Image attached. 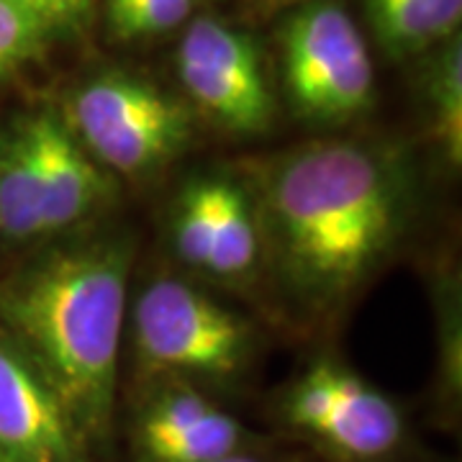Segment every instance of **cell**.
Here are the masks:
<instances>
[{
    "label": "cell",
    "mask_w": 462,
    "mask_h": 462,
    "mask_svg": "<svg viewBox=\"0 0 462 462\" xmlns=\"http://www.w3.org/2000/svg\"><path fill=\"white\" fill-rule=\"evenodd\" d=\"M245 437V427L216 406L190 424L139 434V447L149 462H214L242 452Z\"/></svg>",
    "instance_id": "12"
},
{
    "label": "cell",
    "mask_w": 462,
    "mask_h": 462,
    "mask_svg": "<svg viewBox=\"0 0 462 462\" xmlns=\"http://www.w3.org/2000/svg\"><path fill=\"white\" fill-rule=\"evenodd\" d=\"M282 413L293 430L346 462L388 457L403 437L396 403L331 360L314 363L288 388Z\"/></svg>",
    "instance_id": "7"
},
{
    "label": "cell",
    "mask_w": 462,
    "mask_h": 462,
    "mask_svg": "<svg viewBox=\"0 0 462 462\" xmlns=\"http://www.w3.org/2000/svg\"><path fill=\"white\" fill-rule=\"evenodd\" d=\"M221 178L193 180L175 206L172 218V242L182 263L208 273L216 239V211H218Z\"/></svg>",
    "instance_id": "15"
},
{
    "label": "cell",
    "mask_w": 462,
    "mask_h": 462,
    "mask_svg": "<svg viewBox=\"0 0 462 462\" xmlns=\"http://www.w3.org/2000/svg\"><path fill=\"white\" fill-rule=\"evenodd\" d=\"M264 206L288 281L314 303H334L370 278L398 242L409 182L383 149L319 142L275 165Z\"/></svg>",
    "instance_id": "1"
},
{
    "label": "cell",
    "mask_w": 462,
    "mask_h": 462,
    "mask_svg": "<svg viewBox=\"0 0 462 462\" xmlns=\"http://www.w3.org/2000/svg\"><path fill=\"white\" fill-rule=\"evenodd\" d=\"M47 47L50 39L32 18L11 0H0V83L39 60Z\"/></svg>",
    "instance_id": "17"
},
{
    "label": "cell",
    "mask_w": 462,
    "mask_h": 462,
    "mask_svg": "<svg viewBox=\"0 0 462 462\" xmlns=\"http://www.w3.org/2000/svg\"><path fill=\"white\" fill-rule=\"evenodd\" d=\"M214 462H263L260 457H254V455H247V452H234V455H226V457H221V460Z\"/></svg>",
    "instance_id": "20"
},
{
    "label": "cell",
    "mask_w": 462,
    "mask_h": 462,
    "mask_svg": "<svg viewBox=\"0 0 462 462\" xmlns=\"http://www.w3.org/2000/svg\"><path fill=\"white\" fill-rule=\"evenodd\" d=\"M282 80L298 114L345 124L375 98V69L363 32L339 0H311L281 29Z\"/></svg>",
    "instance_id": "4"
},
{
    "label": "cell",
    "mask_w": 462,
    "mask_h": 462,
    "mask_svg": "<svg viewBox=\"0 0 462 462\" xmlns=\"http://www.w3.org/2000/svg\"><path fill=\"white\" fill-rule=\"evenodd\" d=\"M257 252H260V234H257V216L252 211V203L239 185L221 178L208 275L242 278L257 263Z\"/></svg>",
    "instance_id": "14"
},
{
    "label": "cell",
    "mask_w": 462,
    "mask_h": 462,
    "mask_svg": "<svg viewBox=\"0 0 462 462\" xmlns=\"http://www.w3.org/2000/svg\"><path fill=\"white\" fill-rule=\"evenodd\" d=\"M175 67L188 98L218 126L263 134L273 126L275 98L254 39L214 16L188 21Z\"/></svg>",
    "instance_id": "6"
},
{
    "label": "cell",
    "mask_w": 462,
    "mask_h": 462,
    "mask_svg": "<svg viewBox=\"0 0 462 462\" xmlns=\"http://www.w3.org/2000/svg\"><path fill=\"white\" fill-rule=\"evenodd\" d=\"M199 0H106L103 16L116 42L132 44L185 26Z\"/></svg>",
    "instance_id": "16"
},
{
    "label": "cell",
    "mask_w": 462,
    "mask_h": 462,
    "mask_svg": "<svg viewBox=\"0 0 462 462\" xmlns=\"http://www.w3.org/2000/svg\"><path fill=\"white\" fill-rule=\"evenodd\" d=\"M252 3H254V8H260L263 14H270V11H278V8L293 3V0H252Z\"/></svg>",
    "instance_id": "19"
},
{
    "label": "cell",
    "mask_w": 462,
    "mask_h": 462,
    "mask_svg": "<svg viewBox=\"0 0 462 462\" xmlns=\"http://www.w3.org/2000/svg\"><path fill=\"white\" fill-rule=\"evenodd\" d=\"M129 270V242L96 239L51 249L0 282V327L50 380L80 437L111 416Z\"/></svg>",
    "instance_id": "2"
},
{
    "label": "cell",
    "mask_w": 462,
    "mask_h": 462,
    "mask_svg": "<svg viewBox=\"0 0 462 462\" xmlns=\"http://www.w3.org/2000/svg\"><path fill=\"white\" fill-rule=\"evenodd\" d=\"M378 47L391 60L431 51L460 33L462 0H363Z\"/></svg>",
    "instance_id": "10"
},
{
    "label": "cell",
    "mask_w": 462,
    "mask_h": 462,
    "mask_svg": "<svg viewBox=\"0 0 462 462\" xmlns=\"http://www.w3.org/2000/svg\"><path fill=\"white\" fill-rule=\"evenodd\" d=\"M67 126L108 172L144 178L167 167L193 136L180 100L129 72H100L67 103Z\"/></svg>",
    "instance_id": "3"
},
{
    "label": "cell",
    "mask_w": 462,
    "mask_h": 462,
    "mask_svg": "<svg viewBox=\"0 0 462 462\" xmlns=\"http://www.w3.org/2000/svg\"><path fill=\"white\" fill-rule=\"evenodd\" d=\"M0 462H23V460H16V457H8V455H0Z\"/></svg>",
    "instance_id": "21"
},
{
    "label": "cell",
    "mask_w": 462,
    "mask_h": 462,
    "mask_svg": "<svg viewBox=\"0 0 462 462\" xmlns=\"http://www.w3.org/2000/svg\"><path fill=\"white\" fill-rule=\"evenodd\" d=\"M134 349L160 373L229 378L252 352L249 324L199 288L160 278L134 303Z\"/></svg>",
    "instance_id": "5"
},
{
    "label": "cell",
    "mask_w": 462,
    "mask_h": 462,
    "mask_svg": "<svg viewBox=\"0 0 462 462\" xmlns=\"http://www.w3.org/2000/svg\"><path fill=\"white\" fill-rule=\"evenodd\" d=\"M51 42L83 33L96 16L98 0H11Z\"/></svg>",
    "instance_id": "18"
},
{
    "label": "cell",
    "mask_w": 462,
    "mask_h": 462,
    "mask_svg": "<svg viewBox=\"0 0 462 462\" xmlns=\"http://www.w3.org/2000/svg\"><path fill=\"white\" fill-rule=\"evenodd\" d=\"M32 126L39 165V221L42 236L62 234L98 211L114 193L111 172L90 152L54 108L33 111Z\"/></svg>",
    "instance_id": "9"
},
{
    "label": "cell",
    "mask_w": 462,
    "mask_h": 462,
    "mask_svg": "<svg viewBox=\"0 0 462 462\" xmlns=\"http://www.w3.org/2000/svg\"><path fill=\"white\" fill-rule=\"evenodd\" d=\"M39 236V165L32 116L26 114L0 134V239L23 245Z\"/></svg>",
    "instance_id": "11"
},
{
    "label": "cell",
    "mask_w": 462,
    "mask_h": 462,
    "mask_svg": "<svg viewBox=\"0 0 462 462\" xmlns=\"http://www.w3.org/2000/svg\"><path fill=\"white\" fill-rule=\"evenodd\" d=\"M80 439L50 380L0 327V455L23 462H80Z\"/></svg>",
    "instance_id": "8"
},
{
    "label": "cell",
    "mask_w": 462,
    "mask_h": 462,
    "mask_svg": "<svg viewBox=\"0 0 462 462\" xmlns=\"http://www.w3.org/2000/svg\"><path fill=\"white\" fill-rule=\"evenodd\" d=\"M424 100L431 132L449 165L462 162V42L460 33L431 50L424 67Z\"/></svg>",
    "instance_id": "13"
}]
</instances>
